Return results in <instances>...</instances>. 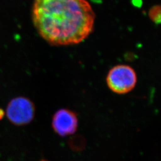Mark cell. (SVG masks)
I'll return each instance as SVG.
<instances>
[{"instance_id": "cell-3", "label": "cell", "mask_w": 161, "mask_h": 161, "mask_svg": "<svg viewBox=\"0 0 161 161\" xmlns=\"http://www.w3.org/2000/svg\"><path fill=\"white\" fill-rule=\"evenodd\" d=\"M35 108L28 98L18 97L12 99L6 108V115L9 121L17 126L25 125L34 118Z\"/></svg>"}, {"instance_id": "cell-1", "label": "cell", "mask_w": 161, "mask_h": 161, "mask_svg": "<svg viewBox=\"0 0 161 161\" xmlns=\"http://www.w3.org/2000/svg\"><path fill=\"white\" fill-rule=\"evenodd\" d=\"M32 20L48 43L69 46L80 43L91 34L95 13L86 0H34Z\"/></svg>"}, {"instance_id": "cell-5", "label": "cell", "mask_w": 161, "mask_h": 161, "mask_svg": "<svg viewBox=\"0 0 161 161\" xmlns=\"http://www.w3.org/2000/svg\"><path fill=\"white\" fill-rule=\"evenodd\" d=\"M149 16L150 19L156 23L161 22V7L155 6L149 10Z\"/></svg>"}, {"instance_id": "cell-6", "label": "cell", "mask_w": 161, "mask_h": 161, "mask_svg": "<svg viewBox=\"0 0 161 161\" xmlns=\"http://www.w3.org/2000/svg\"><path fill=\"white\" fill-rule=\"evenodd\" d=\"M3 116H4V112H3V110L0 109V119H2Z\"/></svg>"}, {"instance_id": "cell-4", "label": "cell", "mask_w": 161, "mask_h": 161, "mask_svg": "<svg viewBox=\"0 0 161 161\" xmlns=\"http://www.w3.org/2000/svg\"><path fill=\"white\" fill-rule=\"evenodd\" d=\"M78 125V117L75 112L70 110L59 109L53 117V128L55 132L62 137L74 134L77 130Z\"/></svg>"}, {"instance_id": "cell-2", "label": "cell", "mask_w": 161, "mask_h": 161, "mask_svg": "<svg viewBox=\"0 0 161 161\" xmlns=\"http://www.w3.org/2000/svg\"><path fill=\"white\" fill-rule=\"evenodd\" d=\"M137 75L134 69L126 64L113 67L106 76V83L110 90L116 94L130 92L137 84Z\"/></svg>"}]
</instances>
